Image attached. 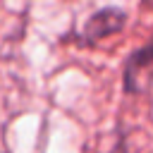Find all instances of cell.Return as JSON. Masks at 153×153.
<instances>
[{"label":"cell","instance_id":"cell-1","mask_svg":"<svg viewBox=\"0 0 153 153\" xmlns=\"http://www.w3.org/2000/svg\"><path fill=\"white\" fill-rule=\"evenodd\" d=\"M153 81V36L127 57L124 62V91L139 93Z\"/></svg>","mask_w":153,"mask_h":153},{"label":"cell","instance_id":"cell-2","mask_svg":"<svg viewBox=\"0 0 153 153\" xmlns=\"http://www.w3.org/2000/svg\"><path fill=\"white\" fill-rule=\"evenodd\" d=\"M127 22V14L122 10H115V7H105V10H98L96 14L88 17V22L84 24V43H98L112 33H117Z\"/></svg>","mask_w":153,"mask_h":153}]
</instances>
